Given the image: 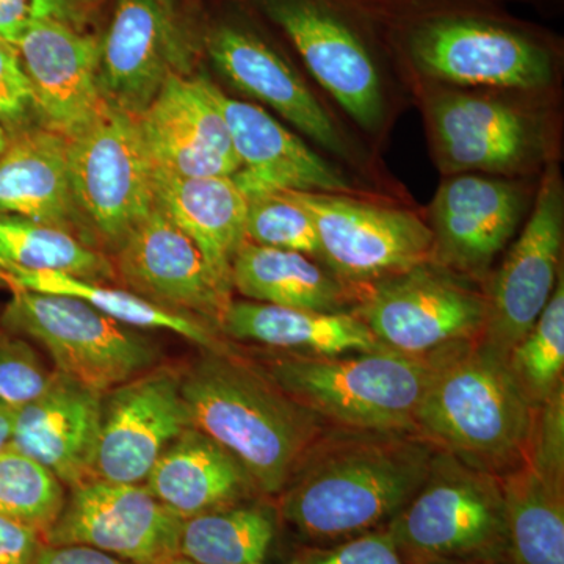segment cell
I'll return each instance as SVG.
<instances>
[{
    "mask_svg": "<svg viewBox=\"0 0 564 564\" xmlns=\"http://www.w3.org/2000/svg\"><path fill=\"white\" fill-rule=\"evenodd\" d=\"M436 451L419 434L329 426L276 497L278 519L306 545L384 529L421 488Z\"/></svg>",
    "mask_w": 564,
    "mask_h": 564,
    "instance_id": "cell-1",
    "label": "cell"
},
{
    "mask_svg": "<svg viewBox=\"0 0 564 564\" xmlns=\"http://www.w3.org/2000/svg\"><path fill=\"white\" fill-rule=\"evenodd\" d=\"M378 28L422 76L534 90L555 76L552 41L486 0H370Z\"/></svg>",
    "mask_w": 564,
    "mask_h": 564,
    "instance_id": "cell-2",
    "label": "cell"
},
{
    "mask_svg": "<svg viewBox=\"0 0 564 564\" xmlns=\"http://www.w3.org/2000/svg\"><path fill=\"white\" fill-rule=\"evenodd\" d=\"M192 425L231 452L259 494L278 497L304 455L329 429L295 402L258 361L209 351L182 372Z\"/></svg>",
    "mask_w": 564,
    "mask_h": 564,
    "instance_id": "cell-3",
    "label": "cell"
},
{
    "mask_svg": "<svg viewBox=\"0 0 564 564\" xmlns=\"http://www.w3.org/2000/svg\"><path fill=\"white\" fill-rule=\"evenodd\" d=\"M536 410L507 359L477 340L437 356L417 434L467 466L502 477L524 459Z\"/></svg>",
    "mask_w": 564,
    "mask_h": 564,
    "instance_id": "cell-4",
    "label": "cell"
},
{
    "mask_svg": "<svg viewBox=\"0 0 564 564\" xmlns=\"http://www.w3.org/2000/svg\"><path fill=\"white\" fill-rule=\"evenodd\" d=\"M437 356L415 358L388 348L339 356L278 351L258 364L332 429L417 434L419 408Z\"/></svg>",
    "mask_w": 564,
    "mask_h": 564,
    "instance_id": "cell-5",
    "label": "cell"
},
{
    "mask_svg": "<svg viewBox=\"0 0 564 564\" xmlns=\"http://www.w3.org/2000/svg\"><path fill=\"white\" fill-rule=\"evenodd\" d=\"M406 564H507L499 477L436 451L425 480L384 527Z\"/></svg>",
    "mask_w": 564,
    "mask_h": 564,
    "instance_id": "cell-6",
    "label": "cell"
},
{
    "mask_svg": "<svg viewBox=\"0 0 564 564\" xmlns=\"http://www.w3.org/2000/svg\"><path fill=\"white\" fill-rule=\"evenodd\" d=\"M318 84L366 129L384 115L380 28L364 0H248Z\"/></svg>",
    "mask_w": 564,
    "mask_h": 564,
    "instance_id": "cell-7",
    "label": "cell"
},
{
    "mask_svg": "<svg viewBox=\"0 0 564 564\" xmlns=\"http://www.w3.org/2000/svg\"><path fill=\"white\" fill-rule=\"evenodd\" d=\"M0 325L40 344L55 372L99 393L158 366L161 356L132 326L70 296L11 291Z\"/></svg>",
    "mask_w": 564,
    "mask_h": 564,
    "instance_id": "cell-8",
    "label": "cell"
},
{
    "mask_svg": "<svg viewBox=\"0 0 564 564\" xmlns=\"http://www.w3.org/2000/svg\"><path fill=\"white\" fill-rule=\"evenodd\" d=\"M74 204L99 250L113 254L154 209V163L139 120L104 107L87 131L68 140Z\"/></svg>",
    "mask_w": 564,
    "mask_h": 564,
    "instance_id": "cell-9",
    "label": "cell"
},
{
    "mask_svg": "<svg viewBox=\"0 0 564 564\" xmlns=\"http://www.w3.org/2000/svg\"><path fill=\"white\" fill-rule=\"evenodd\" d=\"M351 313L388 350L434 358L481 339L486 300L432 261L369 285Z\"/></svg>",
    "mask_w": 564,
    "mask_h": 564,
    "instance_id": "cell-10",
    "label": "cell"
},
{
    "mask_svg": "<svg viewBox=\"0 0 564 564\" xmlns=\"http://www.w3.org/2000/svg\"><path fill=\"white\" fill-rule=\"evenodd\" d=\"M203 33L177 0H117L101 36L104 104L139 118L172 77L193 76Z\"/></svg>",
    "mask_w": 564,
    "mask_h": 564,
    "instance_id": "cell-11",
    "label": "cell"
},
{
    "mask_svg": "<svg viewBox=\"0 0 564 564\" xmlns=\"http://www.w3.org/2000/svg\"><path fill=\"white\" fill-rule=\"evenodd\" d=\"M311 215L326 269L347 285H372L433 261V234L411 212L337 193L285 191Z\"/></svg>",
    "mask_w": 564,
    "mask_h": 564,
    "instance_id": "cell-12",
    "label": "cell"
},
{
    "mask_svg": "<svg viewBox=\"0 0 564 564\" xmlns=\"http://www.w3.org/2000/svg\"><path fill=\"white\" fill-rule=\"evenodd\" d=\"M182 522L144 485L91 478L70 489L44 544L87 545L132 564L180 556Z\"/></svg>",
    "mask_w": 564,
    "mask_h": 564,
    "instance_id": "cell-13",
    "label": "cell"
},
{
    "mask_svg": "<svg viewBox=\"0 0 564 564\" xmlns=\"http://www.w3.org/2000/svg\"><path fill=\"white\" fill-rule=\"evenodd\" d=\"M564 193L556 169L545 174L533 214L485 293L480 343L507 359L532 329L558 282L563 248ZM562 273V272H560Z\"/></svg>",
    "mask_w": 564,
    "mask_h": 564,
    "instance_id": "cell-14",
    "label": "cell"
},
{
    "mask_svg": "<svg viewBox=\"0 0 564 564\" xmlns=\"http://www.w3.org/2000/svg\"><path fill=\"white\" fill-rule=\"evenodd\" d=\"M203 51L237 90L269 106L325 150L350 155L328 111L254 22L239 13L217 18L203 32Z\"/></svg>",
    "mask_w": 564,
    "mask_h": 564,
    "instance_id": "cell-15",
    "label": "cell"
},
{
    "mask_svg": "<svg viewBox=\"0 0 564 564\" xmlns=\"http://www.w3.org/2000/svg\"><path fill=\"white\" fill-rule=\"evenodd\" d=\"M182 372L154 366L102 397L96 478L143 485L169 445L188 426Z\"/></svg>",
    "mask_w": 564,
    "mask_h": 564,
    "instance_id": "cell-16",
    "label": "cell"
},
{
    "mask_svg": "<svg viewBox=\"0 0 564 564\" xmlns=\"http://www.w3.org/2000/svg\"><path fill=\"white\" fill-rule=\"evenodd\" d=\"M110 259L126 291L218 329L231 300L218 289L195 242L159 207L154 206Z\"/></svg>",
    "mask_w": 564,
    "mask_h": 564,
    "instance_id": "cell-17",
    "label": "cell"
},
{
    "mask_svg": "<svg viewBox=\"0 0 564 564\" xmlns=\"http://www.w3.org/2000/svg\"><path fill=\"white\" fill-rule=\"evenodd\" d=\"M434 154L443 173H514L543 151L540 124L524 110L473 93L444 91L429 107Z\"/></svg>",
    "mask_w": 564,
    "mask_h": 564,
    "instance_id": "cell-18",
    "label": "cell"
},
{
    "mask_svg": "<svg viewBox=\"0 0 564 564\" xmlns=\"http://www.w3.org/2000/svg\"><path fill=\"white\" fill-rule=\"evenodd\" d=\"M524 209V192L513 182L452 174L430 210L433 262L459 276H484L514 236Z\"/></svg>",
    "mask_w": 564,
    "mask_h": 564,
    "instance_id": "cell-19",
    "label": "cell"
},
{
    "mask_svg": "<svg viewBox=\"0 0 564 564\" xmlns=\"http://www.w3.org/2000/svg\"><path fill=\"white\" fill-rule=\"evenodd\" d=\"M203 82L228 126L240 163L232 180L247 198L284 191L337 195L352 191L340 170L311 150L269 111L229 98L207 77L203 76Z\"/></svg>",
    "mask_w": 564,
    "mask_h": 564,
    "instance_id": "cell-20",
    "label": "cell"
},
{
    "mask_svg": "<svg viewBox=\"0 0 564 564\" xmlns=\"http://www.w3.org/2000/svg\"><path fill=\"white\" fill-rule=\"evenodd\" d=\"M31 80L40 124L74 139L98 120L101 36L62 22H39L14 44Z\"/></svg>",
    "mask_w": 564,
    "mask_h": 564,
    "instance_id": "cell-21",
    "label": "cell"
},
{
    "mask_svg": "<svg viewBox=\"0 0 564 564\" xmlns=\"http://www.w3.org/2000/svg\"><path fill=\"white\" fill-rule=\"evenodd\" d=\"M137 120L158 169L181 176H234L239 172L228 126L204 87L203 76L166 80Z\"/></svg>",
    "mask_w": 564,
    "mask_h": 564,
    "instance_id": "cell-22",
    "label": "cell"
},
{
    "mask_svg": "<svg viewBox=\"0 0 564 564\" xmlns=\"http://www.w3.org/2000/svg\"><path fill=\"white\" fill-rule=\"evenodd\" d=\"M102 397L54 370L50 388L17 408L11 447L46 466L69 489L96 478Z\"/></svg>",
    "mask_w": 564,
    "mask_h": 564,
    "instance_id": "cell-23",
    "label": "cell"
},
{
    "mask_svg": "<svg viewBox=\"0 0 564 564\" xmlns=\"http://www.w3.org/2000/svg\"><path fill=\"white\" fill-rule=\"evenodd\" d=\"M154 206L191 237L218 289L232 300V263L247 242L248 209L232 176H181L154 166Z\"/></svg>",
    "mask_w": 564,
    "mask_h": 564,
    "instance_id": "cell-24",
    "label": "cell"
},
{
    "mask_svg": "<svg viewBox=\"0 0 564 564\" xmlns=\"http://www.w3.org/2000/svg\"><path fill=\"white\" fill-rule=\"evenodd\" d=\"M2 215L57 226L96 247L70 193L66 137L41 124L11 133L0 154Z\"/></svg>",
    "mask_w": 564,
    "mask_h": 564,
    "instance_id": "cell-25",
    "label": "cell"
},
{
    "mask_svg": "<svg viewBox=\"0 0 564 564\" xmlns=\"http://www.w3.org/2000/svg\"><path fill=\"white\" fill-rule=\"evenodd\" d=\"M143 485L181 519L261 496L239 459L193 425L169 445Z\"/></svg>",
    "mask_w": 564,
    "mask_h": 564,
    "instance_id": "cell-26",
    "label": "cell"
},
{
    "mask_svg": "<svg viewBox=\"0 0 564 564\" xmlns=\"http://www.w3.org/2000/svg\"><path fill=\"white\" fill-rule=\"evenodd\" d=\"M218 332L234 340L303 356L351 355L384 348L352 313H315L250 300H231Z\"/></svg>",
    "mask_w": 564,
    "mask_h": 564,
    "instance_id": "cell-27",
    "label": "cell"
},
{
    "mask_svg": "<svg viewBox=\"0 0 564 564\" xmlns=\"http://www.w3.org/2000/svg\"><path fill=\"white\" fill-rule=\"evenodd\" d=\"M232 291L250 302L315 313H351L350 289L300 252L247 240L232 263Z\"/></svg>",
    "mask_w": 564,
    "mask_h": 564,
    "instance_id": "cell-28",
    "label": "cell"
},
{
    "mask_svg": "<svg viewBox=\"0 0 564 564\" xmlns=\"http://www.w3.org/2000/svg\"><path fill=\"white\" fill-rule=\"evenodd\" d=\"M499 480L507 564H564V475L524 458Z\"/></svg>",
    "mask_w": 564,
    "mask_h": 564,
    "instance_id": "cell-29",
    "label": "cell"
},
{
    "mask_svg": "<svg viewBox=\"0 0 564 564\" xmlns=\"http://www.w3.org/2000/svg\"><path fill=\"white\" fill-rule=\"evenodd\" d=\"M0 285L10 291L70 296L132 328L163 329L177 334L203 350L226 351L232 348L209 323L163 310L135 293L109 288L106 282L84 280L58 272H33L14 267H0Z\"/></svg>",
    "mask_w": 564,
    "mask_h": 564,
    "instance_id": "cell-30",
    "label": "cell"
},
{
    "mask_svg": "<svg viewBox=\"0 0 564 564\" xmlns=\"http://www.w3.org/2000/svg\"><path fill=\"white\" fill-rule=\"evenodd\" d=\"M276 508L243 502L184 519L180 555L199 564H269Z\"/></svg>",
    "mask_w": 564,
    "mask_h": 564,
    "instance_id": "cell-31",
    "label": "cell"
},
{
    "mask_svg": "<svg viewBox=\"0 0 564 564\" xmlns=\"http://www.w3.org/2000/svg\"><path fill=\"white\" fill-rule=\"evenodd\" d=\"M0 267L117 281L110 256L76 234L9 215L0 217Z\"/></svg>",
    "mask_w": 564,
    "mask_h": 564,
    "instance_id": "cell-32",
    "label": "cell"
},
{
    "mask_svg": "<svg viewBox=\"0 0 564 564\" xmlns=\"http://www.w3.org/2000/svg\"><path fill=\"white\" fill-rule=\"evenodd\" d=\"M516 380L533 404L540 406L563 389L564 281L560 273L555 291L540 318L514 345L507 358Z\"/></svg>",
    "mask_w": 564,
    "mask_h": 564,
    "instance_id": "cell-33",
    "label": "cell"
},
{
    "mask_svg": "<svg viewBox=\"0 0 564 564\" xmlns=\"http://www.w3.org/2000/svg\"><path fill=\"white\" fill-rule=\"evenodd\" d=\"M66 486L46 466L9 447L0 452V516L47 532L66 502Z\"/></svg>",
    "mask_w": 564,
    "mask_h": 564,
    "instance_id": "cell-34",
    "label": "cell"
},
{
    "mask_svg": "<svg viewBox=\"0 0 564 564\" xmlns=\"http://www.w3.org/2000/svg\"><path fill=\"white\" fill-rule=\"evenodd\" d=\"M245 232L252 243L321 258L313 218L285 191L248 198Z\"/></svg>",
    "mask_w": 564,
    "mask_h": 564,
    "instance_id": "cell-35",
    "label": "cell"
},
{
    "mask_svg": "<svg viewBox=\"0 0 564 564\" xmlns=\"http://www.w3.org/2000/svg\"><path fill=\"white\" fill-rule=\"evenodd\" d=\"M52 378L33 345L0 325V400L20 408L46 391Z\"/></svg>",
    "mask_w": 564,
    "mask_h": 564,
    "instance_id": "cell-36",
    "label": "cell"
},
{
    "mask_svg": "<svg viewBox=\"0 0 564 564\" xmlns=\"http://www.w3.org/2000/svg\"><path fill=\"white\" fill-rule=\"evenodd\" d=\"M98 0H0V40L17 44L39 22L87 29Z\"/></svg>",
    "mask_w": 564,
    "mask_h": 564,
    "instance_id": "cell-37",
    "label": "cell"
},
{
    "mask_svg": "<svg viewBox=\"0 0 564 564\" xmlns=\"http://www.w3.org/2000/svg\"><path fill=\"white\" fill-rule=\"evenodd\" d=\"M0 124L7 132L40 124L31 80L13 44L0 40Z\"/></svg>",
    "mask_w": 564,
    "mask_h": 564,
    "instance_id": "cell-38",
    "label": "cell"
},
{
    "mask_svg": "<svg viewBox=\"0 0 564 564\" xmlns=\"http://www.w3.org/2000/svg\"><path fill=\"white\" fill-rule=\"evenodd\" d=\"M289 564H406L388 530L351 538L343 543L306 545Z\"/></svg>",
    "mask_w": 564,
    "mask_h": 564,
    "instance_id": "cell-39",
    "label": "cell"
},
{
    "mask_svg": "<svg viewBox=\"0 0 564 564\" xmlns=\"http://www.w3.org/2000/svg\"><path fill=\"white\" fill-rule=\"evenodd\" d=\"M43 534L0 516V564H35Z\"/></svg>",
    "mask_w": 564,
    "mask_h": 564,
    "instance_id": "cell-40",
    "label": "cell"
},
{
    "mask_svg": "<svg viewBox=\"0 0 564 564\" xmlns=\"http://www.w3.org/2000/svg\"><path fill=\"white\" fill-rule=\"evenodd\" d=\"M35 564H132L87 545H50L41 547Z\"/></svg>",
    "mask_w": 564,
    "mask_h": 564,
    "instance_id": "cell-41",
    "label": "cell"
},
{
    "mask_svg": "<svg viewBox=\"0 0 564 564\" xmlns=\"http://www.w3.org/2000/svg\"><path fill=\"white\" fill-rule=\"evenodd\" d=\"M14 413L17 408L10 406L0 400V452L9 447L13 434Z\"/></svg>",
    "mask_w": 564,
    "mask_h": 564,
    "instance_id": "cell-42",
    "label": "cell"
},
{
    "mask_svg": "<svg viewBox=\"0 0 564 564\" xmlns=\"http://www.w3.org/2000/svg\"><path fill=\"white\" fill-rule=\"evenodd\" d=\"M10 133L7 132V129L0 124V154L6 151V148L9 147Z\"/></svg>",
    "mask_w": 564,
    "mask_h": 564,
    "instance_id": "cell-43",
    "label": "cell"
},
{
    "mask_svg": "<svg viewBox=\"0 0 564 564\" xmlns=\"http://www.w3.org/2000/svg\"><path fill=\"white\" fill-rule=\"evenodd\" d=\"M165 564H199L192 562V560L184 558V556H176V558L170 560L169 563Z\"/></svg>",
    "mask_w": 564,
    "mask_h": 564,
    "instance_id": "cell-44",
    "label": "cell"
},
{
    "mask_svg": "<svg viewBox=\"0 0 564 564\" xmlns=\"http://www.w3.org/2000/svg\"><path fill=\"white\" fill-rule=\"evenodd\" d=\"M429 564H496V563H481V562H440Z\"/></svg>",
    "mask_w": 564,
    "mask_h": 564,
    "instance_id": "cell-45",
    "label": "cell"
}]
</instances>
